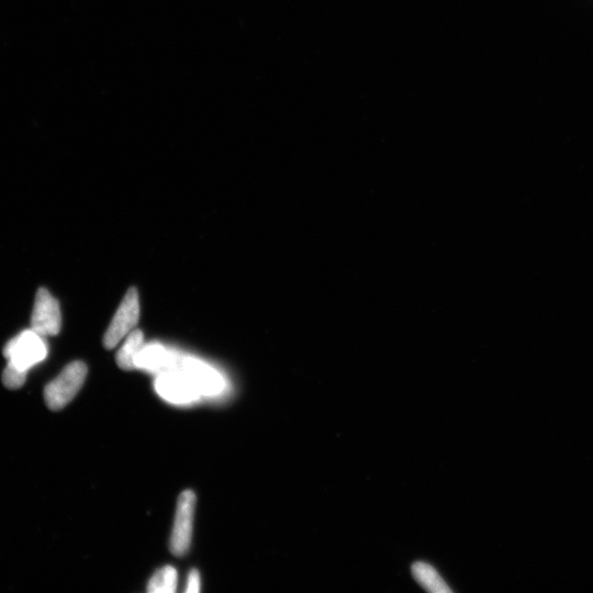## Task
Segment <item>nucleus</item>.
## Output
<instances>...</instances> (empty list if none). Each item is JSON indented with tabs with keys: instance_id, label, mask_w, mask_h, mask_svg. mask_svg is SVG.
<instances>
[{
	"instance_id": "obj_4",
	"label": "nucleus",
	"mask_w": 593,
	"mask_h": 593,
	"mask_svg": "<svg viewBox=\"0 0 593 593\" xmlns=\"http://www.w3.org/2000/svg\"><path fill=\"white\" fill-rule=\"evenodd\" d=\"M196 496L193 491L186 490L178 498L173 533L171 537V552L178 557L189 551L192 543Z\"/></svg>"
},
{
	"instance_id": "obj_13",
	"label": "nucleus",
	"mask_w": 593,
	"mask_h": 593,
	"mask_svg": "<svg viewBox=\"0 0 593 593\" xmlns=\"http://www.w3.org/2000/svg\"><path fill=\"white\" fill-rule=\"evenodd\" d=\"M200 591V575L198 570L193 569L188 575L187 593H197Z\"/></svg>"
},
{
	"instance_id": "obj_2",
	"label": "nucleus",
	"mask_w": 593,
	"mask_h": 593,
	"mask_svg": "<svg viewBox=\"0 0 593 593\" xmlns=\"http://www.w3.org/2000/svg\"><path fill=\"white\" fill-rule=\"evenodd\" d=\"M87 372V366L83 362L67 365L44 389V401L48 408L60 411L69 405L83 387Z\"/></svg>"
},
{
	"instance_id": "obj_6",
	"label": "nucleus",
	"mask_w": 593,
	"mask_h": 593,
	"mask_svg": "<svg viewBox=\"0 0 593 593\" xmlns=\"http://www.w3.org/2000/svg\"><path fill=\"white\" fill-rule=\"evenodd\" d=\"M174 371L192 380L200 395H216L223 389V380L215 369L194 357L178 355Z\"/></svg>"
},
{
	"instance_id": "obj_8",
	"label": "nucleus",
	"mask_w": 593,
	"mask_h": 593,
	"mask_svg": "<svg viewBox=\"0 0 593 593\" xmlns=\"http://www.w3.org/2000/svg\"><path fill=\"white\" fill-rule=\"evenodd\" d=\"M177 358L178 355L165 350L159 344L145 345L137 356L136 367L160 374L172 372Z\"/></svg>"
},
{
	"instance_id": "obj_3",
	"label": "nucleus",
	"mask_w": 593,
	"mask_h": 593,
	"mask_svg": "<svg viewBox=\"0 0 593 593\" xmlns=\"http://www.w3.org/2000/svg\"><path fill=\"white\" fill-rule=\"evenodd\" d=\"M140 318V301L138 290L130 288L111 320L104 335V345L107 350H113L116 346L137 327Z\"/></svg>"
},
{
	"instance_id": "obj_1",
	"label": "nucleus",
	"mask_w": 593,
	"mask_h": 593,
	"mask_svg": "<svg viewBox=\"0 0 593 593\" xmlns=\"http://www.w3.org/2000/svg\"><path fill=\"white\" fill-rule=\"evenodd\" d=\"M4 355L8 365L28 373L32 367L46 360L48 344L46 338L29 329L20 332L5 345Z\"/></svg>"
},
{
	"instance_id": "obj_10",
	"label": "nucleus",
	"mask_w": 593,
	"mask_h": 593,
	"mask_svg": "<svg viewBox=\"0 0 593 593\" xmlns=\"http://www.w3.org/2000/svg\"><path fill=\"white\" fill-rule=\"evenodd\" d=\"M144 346L143 333L140 330H133L127 337L125 344L117 354V364L123 371L136 369V360Z\"/></svg>"
},
{
	"instance_id": "obj_5",
	"label": "nucleus",
	"mask_w": 593,
	"mask_h": 593,
	"mask_svg": "<svg viewBox=\"0 0 593 593\" xmlns=\"http://www.w3.org/2000/svg\"><path fill=\"white\" fill-rule=\"evenodd\" d=\"M62 327L60 304L46 288H40L36 295L31 316V329L42 337L58 335Z\"/></svg>"
},
{
	"instance_id": "obj_9",
	"label": "nucleus",
	"mask_w": 593,
	"mask_h": 593,
	"mask_svg": "<svg viewBox=\"0 0 593 593\" xmlns=\"http://www.w3.org/2000/svg\"><path fill=\"white\" fill-rule=\"evenodd\" d=\"M412 575L425 590L433 593H450L452 590L434 567L418 562L412 566Z\"/></svg>"
},
{
	"instance_id": "obj_11",
	"label": "nucleus",
	"mask_w": 593,
	"mask_h": 593,
	"mask_svg": "<svg viewBox=\"0 0 593 593\" xmlns=\"http://www.w3.org/2000/svg\"><path fill=\"white\" fill-rule=\"evenodd\" d=\"M177 587V572L172 566H166L158 570L151 578L148 592L150 593H174Z\"/></svg>"
},
{
	"instance_id": "obj_12",
	"label": "nucleus",
	"mask_w": 593,
	"mask_h": 593,
	"mask_svg": "<svg viewBox=\"0 0 593 593\" xmlns=\"http://www.w3.org/2000/svg\"><path fill=\"white\" fill-rule=\"evenodd\" d=\"M28 373L19 371V369L7 364L4 374V386L10 390H16L25 385Z\"/></svg>"
},
{
	"instance_id": "obj_7",
	"label": "nucleus",
	"mask_w": 593,
	"mask_h": 593,
	"mask_svg": "<svg viewBox=\"0 0 593 593\" xmlns=\"http://www.w3.org/2000/svg\"><path fill=\"white\" fill-rule=\"evenodd\" d=\"M155 388L162 398L173 404H188L200 396L192 380L175 371L161 373L156 379Z\"/></svg>"
}]
</instances>
